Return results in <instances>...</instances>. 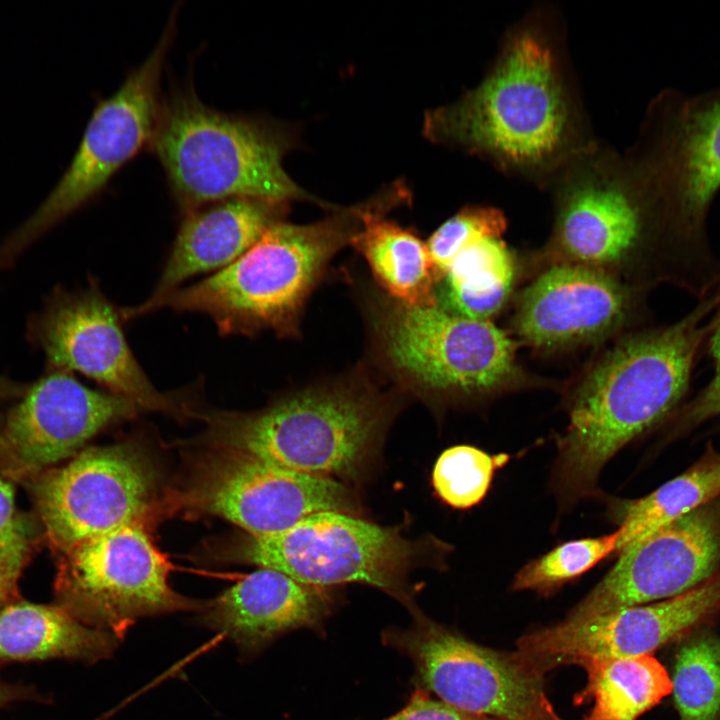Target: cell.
<instances>
[{
  "instance_id": "cell-1",
  "label": "cell",
  "mask_w": 720,
  "mask_h": 720,
  "mask_svg": "<svg viewBox=\"0 0 720 720\" xmlns=\"http://www.w3.org/2000/svg\"><path fill=\"white\" fill-rule=\"evenodd\" d=\"M561 48L544 16L517 25L477 86L425 113L424 136L550 183L594 144Z\"/></svg>"
},
{
  "instance_id": "cell-2",
  "label": "cell",
  "mask_w": 720,
  "mask_h": 720,
  "mask_svg": "<svg viewBox=\"0 0 720 720\" xmlns=\"http://www.w3.org/2000/svg\"><path fill=\"white\" fill-rule=\"evenodd\" d=\"M720 305V286L676 322L636 331L602 353L569 394L552 487L561 504L591 496L607 462L676 408Z\"/></svg>"
},
{
  "instance_id": "cell-3",
  "label": "cell",
  "mask_w": 720,
  "mask_h": 720,
  "mask_svg": "<svg viewBox=\"0 0 720 720\" xmlns=\"http://www.w3.org/2000/svg\"><path fill=\"white\" fill-rule=\"evenodd\" d=\"M552 182L555 220L546 267L584 265L628 282L629 277L656 274L700 291L688 272L695 265L692 251L699 250L677 234L627 155L593 144Z\"/></svg>"
},
{
  "instance_id": "cell-4",
  "label": "cell",
  "mask_w": 720,
  "mask_h": 720,
  "mask_svg": "<svg viewBox=\"0 0 720 720\" xmlns=\"http://www.w3.org/2000/svg\"><path fill=\"white\" fill-rule=\"evenodd\" d=\"M295 144V134L287 125L214 109L187 80L163 96L149 149L183 215L236 197L284 203L308 200L329 208L285 171L283 158Z\"/></svg>"
},
{
  "instance_id": "cell-5",
  "label": "cell",
  "mask_w": 720,
  "mask_h": 720,
  "mask_svg": "<svg viewBox=\"0 0 720 720\" xmlns=\"http://www.w3.org/2000/svg\"><path fill=\"white\" fill-rule=\"evenodd\" d=\"M362 207L336 208L311 224L278 221L230 265L191 286L122 308L123 319L170 308L206 314L225 336L263 330L295 335L303 306L329 261L359 230Z\"/></svg>"
},
{
  "instance_id": "cell-6",
  "label": "cell",
  "mask_w": 720,
  "mask_h": 720,
  "mask_svg": "<svg viewBox=\"0 0 720 720\" xmlns=\"http://www.w3.org/2000/svg\"><path fill=\"white\" fill-rule=\"evenodd\" d=\"M392 409L359 380L318 385L250 412L197 414L214 446L318 477L358 480L375 461Z\"/></svg>"
},
{
  "instance_id": "cell-7",
  "label": "cell",
  "mask_w": 720,
  "mask_h": 720,
  "mask_svg": "<svg viewBox=\"0 0 720 720\" xmlns=\"http://www.w3.org/2000/svg\"><path fill=\"white\" fill-rule=\"evenodd\" d=\"M372 320L384 364L423 397L471 402L539 384L520 366L516 342L491 321L394 299L379 303Z\"/></svg>"
},
{
  "instance_id": "cell-8",
  "label": "cell",
  "mask_w": 720,
  "mask_h": 720,
  "mask_svg": "<svg viewBox=\"0 0 720 720\" xmlns=\"http://www.w3.org/2000/svg\"><path fill=\"white\" fill-rule=\"evenodd\" d=\"M178 7L145 61L110 97L95 106L68 168L39 208L0 245V269L46 231L94 199L144 147L156 129L167 54L176 35Z\"/></svg>"
},
{
  "instance_id": "cell-9",
  "label": "cell",
  "mask_w": 720,
  "mask_h": 720,
  "mask_svg": "<svg viewBox=\"0 0 720 720\" xmlns=\"http://www.w3.org/2000/svg\"><path fill=\"white\" fill-rule=\"evenodd\" d=\"M627 155L678 234L705 247L708 213L720 192V86L662 90Z\"/></svg>"
},
{
  "instance_id": "cell-10",
  "label": "cell",
  "mask_w": 720,
  "mask_h": 720,
  "mask_svg": "<svg viewBox=\"0 0 720 720\" xmlns=\"http://www.w3.org/2000/svg\"><path fill=\"white\" fill-rule=\"evenodd\" d=\"M236 558L317 587L360 583L378 588L415 613L407 578L418 548L398 530L339 511L311 514L280 533L247 536Z\"/></svg>"
},
{
  "instance_id": "cell-11",
  "label": "cell",
  "mask_w": 720,
  "mask_h": 720,
  "mask_svg": "<svg viewBox=\"0 0 720 720\" xmlns=\"http://www.w3.org/2000/svg\"><path fill=\"white\" fill-rule=\"evenodd\" d=\"M383 639L412 660L422 688L450 706L496 720H563L547 698L544 674L517 652L477 645L419 611L408 629Z\"/></svg>"
},
{
  "instance_id": "cell-12",
  "label": "cell",
  "mask_w": 720,
  "mask_h": 720,
  "mask_svg": "<svg viewBox=\"0 0 720 720\" xmlns=\"http://www.w3.org/2000/svg\"><path fill=\"white\" fill-rule=\"evenodd\" d=\"M64 554L57 584L61 607L119 640L140 618L205 606L170 587L167 562L138 523L82 541Z\"/></svg>"
},
{
  "instance_id": "cell-13",
  "label": "cell",
  "mask_w": 720,
  "mask_h": 720,
  "mask_svg": "<svg viewBox=\"0 0 720 720\" xmlns=\"http://www.w3.org/2000/svg\"><path fill=\"white\" fill-rule=\"evenodd\" d=\"M184 498L189 506L226 519L253 537L280 533L314 513L351 514L355 507L343 482L221 446L200 458Z\"/></svg>"
},
{
  "instance_id": "cell-14",
  "label": "cell",
  "mask_w": 720,
  "mask_h": 720,
  "mask_svg": "<svg viewBox=\"0 0 720 720\" xmlns=\"http://www.w3.org/2000/svg\"><path fill=\"white\" fill-rule=\"evenodd\" d=\"M157 472L129 443L82 451L35 488L46 533L63 552L87 539L137 523L152 502Z\"/></svg>"
},
{
  "instance_id": "cell-15",
  "label": "cell",
  "mask_w": 720,
  "mask_h": 720,
  "mask_svg": "<svg viewBox=\"0 0 720 720\" xmlns=\"http://www.w3.org/2000/svg\"><path fill=\"white\" fill-rule=\"evenodd\" d=\"M720 571V497L620 552L564 619L579 623L684 593Z\"/></svg>"
},
{
  "instance_id": "cell-16",
  "label": "cell",
  "mask_w": 720,
  "mask_h": 720,
  "mask_svg": "<svg viewBox=\"0 0 720 720\" xmlns=\"http://www.w3.org/2000/svg\"><path fill=\"white\" fill-rule=\"evenodd\" d=\"M121 309L95 280L86 288L57 290L33 323V335L53 370L76 371L145 410L179 411L159 392L135 358L122 329Z\"/></svg>"
},
{
  "instance_id": "cell-17",
  "label": "cell",
  "mask_w": 720,
  "mask_h": 720,
  "mask_svg": "<svg viewBox=\"0 0 720 720\" xmlns=\"http://www.w3.org/2000/svg\"><path fill=\"white\" fill-rule=\"evenodd\" d=\"M639 287L602 269L555 264L521 292L512 320L522 343L543 353L601 342L633 319Z\"/></svg>"
},
{
  "instance_id": "cell-18",
  "label": "cell",
  "mask_w": 720,
  "mask_h": 720,
  "mask_svg": "<svg viewBox=\"0 0 720 720\" xmlns=\"http://www.w3.org/2000/svg\"><path fill=\"white\" fill-rule=\"evenodd\" d=\"M146 411L126 397L86 387L53 370L11 411L3 445L20 471L35 472L74 455L106 426Z\"/></svg>"
},
{
  "instance_id": "cell-19",
  "label": "cell",
  "mask_w": 720,
  "mask_h": 720,
  "mask_svg": "<svg viewBox=\"0 0 720 720\" xmlns=\"http://www.w3.org/2000/svg\"><path fill=\"white\" fill-rule=\"evenodd\" d=\"M334 602L330 588L260 567L206 603L201 623L223 634L241 653L251 655L286 632L319 629Z\"/></svg>"
},
{
  "instance_id": "cell-20",
  "label": "cell",
  "mask_w": 720,
  "mask_h": 720,
  "mask_svg": "<svg viewBox=\"0 0 720 720\" xmlns=\"http://www.w3.org/2000/svg\"><path fill=\"white\" fill-rule=\"evenodd\" d=\"M289 203L236 197L214 202L186 215L159 281L148 298L157 299L199 273L223 269L252 247Z\"/></svg>"
},
{
  "instance_id": "cell-21",
  "label": "cell",
  "mask_w": 720,
  "mask_h": 720,
  "mask_svg": "<svg viewBox=\"0 0 720 720\" xmlns=\"http://www.w3.org/2000/svg\"><path fill=\"white\" fill-rule=\"evenodd\" d=\"M409 200L410 191L398 180L363 202L361 225L351 244L392 299L413 306L435 305L437 279L426 243L384 216Z\"/></svg>"
},
{
  "instance_id": "cell-22",
  "label": "cell",
  "mask_w": 720,
  "mask_h": 720,
  "mask_svg": "<svg viewBox=\"0 0 720 720\" xmlns=\"http://www.w3.org/2000/svg\"><path fill=\"white\" fill-rule=\"evenodd\" d=\"M118 642L62 607L17 602L0 609V660L63 658L92 664L110 657Z\"/></svg>"
},
{
  "instance_id": "cell-23",
  "label": "cell",
  "mask_w": 720,
  "mask_h": 720,
  "mask_svg": "<svg viewBox=\"0 0 720 720\" xmlns=\"http://www.w3.org/2000/svg\"><path fill=\"white\" fill-rule=\"evenodd\" d=\"M516 279V261L501 237L464 248L436 284V304L468 319L490 321L507 303Z\"/></svg>"
},
{
  "instance_id": "cell-24",
  "label": "cell",
  "mask_w": 720,
  "mask_h": 720,
  "mask_svg": "<svg viewBox=\"0 0 720 720\" xmlns=\"http://www.w3.org/2000/svg\"><path fill=\"white\" fill-rule=\"evenodd\" d=\"M583 667L588 682L575 701L593 704L582 720H637L672 690L666 669L651 655L593 660Z\"/></svg>"
},
{
  "instance_id": "cell-25",
  "label": "cell",
  "mask_w": 720,
  "mask_h": 720,
  "mask_svg": "<svg viewBox=\"0 0 720 720\" xmlns=\"http://www.w3.org/2000/svg\"><path fill=\"white\" fill-rule=\"evenodd\" d=\"M720 497V452L709 444L686 471L653 492L625 504L618 551Z\"/></svg>"
},
{
  "instance_id": "cell-26",
  "label": "cell",
  "mask_w": 720,
  "mask_h": 720,
  "mask_svg": "<svg viewBox=\"0 0 720 720\" xmlns=\"http://www.w3.org/2000/svg\"><path fill=\"white\" fill-rule=\"evenodd\" d=\"M684 638L670 678L679 720H720V636L700 630Z\"/></svg>"
},
{
  "instance_id": "cell-27",
  "label": "cell",
  "mask_w": 720,
  "mask_h": 720,
  "mask_svg": "<svg viewBox=\"0 0 720 720\" xmlns=\"http://www.w3.org/2000/svg\"><path fill=\"white\" fill-rule=\"evenodd\" d=\"M619 531L598 537L572 540L558 545L528 562L515 575L513 591L552 594L618 551Z\"/></svg>"
},
{
  "instance_id": "cell-28",
  "label": "cell",
  "mask_w": 720,
  "mask_h": 720,
  "mask_svg": "<svg viewBox=\"0 0 720 720\" xmlns=\"http://www.w3.org/2000/svg\"><path fill=\"white\" fill-rule=\"evenodd\" d=\"M509 460L506 454L492 455L470 445L443 451L435 462L432 484L442 502L455 509H468L486 496L496 470Z\"/></svg>"
},
{
  "instance_id": "cell-29",
  "label": "cell",
  "mask_w": 720,
  "mask_h": 720,
  "mask_svg": "<svg viewBox=\"0 0 720 720\" xmlns=\"http://www.w3.org/2000/svg\"><path fill=\"white\" fill-rule=\"evenodd\" d=\"M506 226L503 212L489 206L464 207L442 223L426 243L437 283L464 248L485 238L501 237Z\"/></svg>"
},
{
  "instance_id": "cell-30",
  "label": "cell",
  "mask_w": 720,
  "mask_h": 720,
  "mask_svg": "<svg viewBox=\"0 0 720 720\" xmlns=\"http://www.w3.org/2000/svg\"><path fill=\"white\" fill-rule=\"evenodd\" d=\"M706 344L712 360V375L696 397L676 413L674 426L680 434L720 419V305L713 315Z\"/></svg>"
},
{
  "instance_id": "cell-31",
  "label": "cell",
  "mask_w": 720,
  "mask_h": 720,
  "mask_svg": "<svg viewBox=\"0 0 720 720\" xmlns=\"http://www.w3.org/2000/svg\"><path fill=\"white\" fill-rule=\"evenodd\" d=\"M384 720H496L464 712L431 697L422 687L414 690L406 705Z\"/></svg>"
},
{
  "instance_id": "cell-32",
  "label": "cell",
  "mask_w": 720,
  "mask_h": 720,
  "mask_svg": "<svg viewBox=\"0 0 720 720\" xmlns=\"http://www.w3.org/2000/svg\"><path fill=\"white\" fill-rule=\"evenodd\" d=\"M0 546L27 554L28 540L25 526L15 507V495L10 483L0 477Z\"/></svg>"
},
{
  "instance_id": "cell-33",
  "label": "cell",
  "mask_w": 720,
  "mask_h": 720,
  "mask_svg": "<svg viewBox=\"0 0 720 720\" xmlns=\"http://www.w3.org/2000/svg\"><path fill=\"white\" fill-rule=\"evenodd\" d=\"M26 555L15 553L0 546V609L14 597L17 580Z\"/></svg>"
},
{
  "instance_id": "cell-34",
  "label": "cell",
  "mask_w": 720,
  "mask_h": 720,
  "mask_svg": "<svg viewBox=\"0 0 720 720\" xmlns=\"http://www.w3.org/2000/svg\"><path fill=\"white\" fill-rule=\"evenodd\" d=\"M31 696L33 697L31 689L0 681V708Z\"/></svg>"
}]
</instances>
